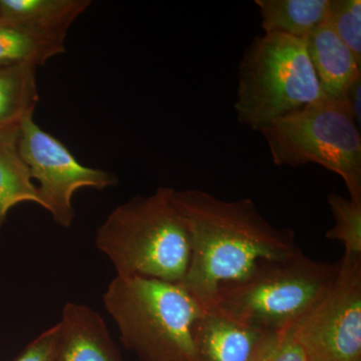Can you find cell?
Instances as JSON below:
<instances>
[{
    "label": "cell",
    "instance_id": "13",
    "mask_svg": "<svg viewBox=\"0 0 361 361\" xmlns=\"http://www.w3.org/2000/svg\"><path fill=\"white\" fill-rule=\"evenodd\" d=\"M20 127L0 130V232L7 215L18 204L40 206L37 184L20 155Z\"/></svg>",
    "mask_w": 361,
    "mask_h": 361
},
{
    "label": "cell",
    "instance_id": "12",
    "mask_svg": "<svg viewBox=\"0 0 361 361\" xmlns=\"http://www.w3.org/2000/svg\"><path fill=\"white\" fill-rule=\"evenodd\" d=\"M90 0H0V20L65 37Z\"/></svg>",
    "mask_w": 361,
    "mask_h": 361
},
{
    "label": "cell",
    "instance_id": "2",
    "mask_svg": "<svg viewBox=\"0 0 361 361\" xmlns=\"http://www.w3.org/2000/svg\"><path fill=\"white\" fill-rule=\"evenodd\" d=\"M94 241L118 276L173 283L186 276L189 235L172 188H158L116 207L97 228Z\"/></svg>",
    "mask_w": 361,
    "mask_h": 361
},
{
    "label": "cell",
    "instance_id": "17",
    "mask_svg": "<svg viewBox=\"0 0 361 361\" xmlns=\"http://www.w3.org/2000/svg\"><path fill=\"white\" fill-rule=\"evenodd\" d=\"M329 204L334 216V226L325 234L326 239L344 246V255L361 257V203L330 194Z\"/></svg>",
    "mask_w": 361,
    "mask_h": 361
},
{
    "label": "cell",
    "instance_id": "5",
    "mask_svg": "<svg viewBox=\"0 0 361 361\" xmlns=\"http://www.w3.org/2000/svg\"><path fill=\"white\" fill-rule=\"evenodd\" d=\"M338 266L313 260L302 252L269 261L242 281L221 287L210 307L265 332L289 329L322 300Z\"/></svg>",
    "mask_w": 361,
    "mask_h": 361
},
{
    "label": "cell",
    "instance_id": "9",
    "mask_svg": "<svg viewBox=\"0 0 361 361\" xmlns=\"http://www.w3.org/2000/svg\"><path fill=\"white\" fill-rule=\"evenodd\" d=\"M59 326L54 361H125L104 318L90 306L66 303Z\"/></svg>",
    "mask_w": 361,
    "mask_h": 361
},
{
    "label": "cell",
    "instance_id": "20",
    "mask_svg": "<svg viewBox=\"0 0 361 361\" xmlns=\"http://www.w3.org/2000/svg\"><path fill=\"white\" fill-rule=\"evenodd\" d=\"M59 341V326L56 323L30 341L13 361H54Z\"/></svg>",
    "mask_w": 361,
    "mask_h": 361
},
{
    "label": "cell",
    "instance_id": "14",
    "mask_svg": "<svg viewBox=\"0 0 361 361\" xmlns=\"http://www.w3.org/2000/svg\"><path fill=\"white\" fill-rule=\"evenodd\" d=\"M265 33L307 39L329 16L330 0H255Z\"/></svg>",
    "mask_w": 361,
    "mask_h": 361
},
{
    "label": "cell",
    "instance_id": "4",
    "mask_svg": "<svg viewBox=\"0 0 361 361\" xmlns=\"http://www.w3.org/2000/svg\"><path fill=\"white\" fill-rule=\"evenodd\" d=\"M323 97L306 39L265 33L244 51L234 106L241 125L261 133Z\"/></svg>",
    "mask_w": 361,
    "mask_h": 361
},
{
    "label": "cell",
    "instance_id": "18",
    "mask_svg": "<svg viewBox=\"0 0 361 361\" xmlns=\"http://www.w3.org/2000/svg\"><path fill=\"white\" fill-rule=\"evenodd\" d=\"M327 21L361 63L360 0H330Z\"/></svg>",
    "mask_w": 361,
    "mask_h": 361
},
{
    "label": "cell",
    "instance_id": "1",
    "mask_svg": "<svg viewBox=\"0 0 361 361\" xmlns=\"http://www.w3.org/2000/svg\"><path fill=\"white\" fill-rule=\"evenodd\" d=\"M186 225L190 262L183 287L204 307L221 287L237 283L269 261L301 253L295 234L274 227L249 198L226 201L199 189L175 190Z\"/></svg>",
    "mask_w": 361,
    "mask_h": 361
},
{
    "label": "cell",
    "instance_id": "6",
    "mask_svg": "<svg viewBox=\"0 0 361 361\" xmlns=\"http://www.w3.org/2000/svg\"><path fill=\"white\" fill-rule=\"evenodd\" d=\"M348 102L323 97L271 123L264 135L278 167L317 164L343 180L361 203V135Z\"/></svg>",
    "mask_w": 361,
    "mask_h": 361
},
{
    "label": "cell",
    "instance_id": "21",
    "mask_svg": "<svg viewBox=\"0 0 361 361\" xmlns=\"http://www.w3.org/2000/svg\"><path fill=\"white\" fill-rule=\"evenodd\" d=\"M360 94H361V78L353 85L350 90H349L346 101L350 106V110L353 111V116L357 125L360 127Z\"/></svg>",
    "mask_w": 361,
    "mask_h": 361
},
{
    "label": "cell",
    "instance_id": "8",
    "mask_svg": "<svg viewBox=\"0 0 361 361\" xmlns=\"http://www.w3.org/2000/svg\"><path fill=\"white\" fill-rule=\"evenodd\" d=\"M334 283L295 325L308 361H361V257L343 255Z\"/></svg>",
    "mask_w": 361,
    "mask_h": 361
},
{
    "label": "cell",
    "instance_id": "15",
    "mask_svg": "<svg viewBox=\"0 0 361 361\" xmlns=\"http://www.w3.org/2000/svg\"><path fill=\"white\" fill-rule=\"evenodd\" d=\"M65 42V37L0 20V68L44 66L49 59L66 51Z\"/></svg>",
    "mask_w": 361,
    "mask_h": 361
},
{
    "label": "cell",
    "instance_id": "10",
    "mask_svg": "<svg viewBox=\"0 0 361 361\" xmlns=\"http://www.w3.org/2000/svg\"><path fill=\"white\" fill-rule=\"evenodd\" d=\"M193 334L201 361H251L269 332L205 307Z\"/></svg>",
    "mask_w": 361,
    "mask_h": 361
},
{
    "label": "cell",
    "instance_id": "19",
    "mask_svg": "<svg viewBox=\"0 0 361 361\" xmlns=\"http://www.w3.org/2000/svg\"><path fill=\"white\" fill-rule=\"evenodd\" d=\"M251 361H308L297 337L295 325L269 332Z\"/></svg>",
    "mask_w": 361,
    "mask_h": 361
},
{
    "label": "cell",
    "instance_id": "7",
    "mask_svg": "<svg viewBox=\"0 0 361 361\" xmlns=\"http://www.w3.org/2000/svg\"><path fill=\"white\" fill-rule=\"evenodd\" d=\"M18 147L32 180H37L40 207L66 229L75 221L73 199L78 190L104 191L118 185L116 174L80 163L68 147L42 130L33 116L20 123Z\"/></svg>",
    "mask_w": 361,
    "mask_h": 361
},
{
    "label": "cell",
    "instance_id": "3",
    "mask_svg": "<svg viewBox=\"0 0 361 361\" xmlns=\"http://www.w3.org/2000/svg\"><path fill=\"white\" fill-rule=\"evenodd\" d=\"M103 300L123 346L140 360L201 361L193 329L205 307L182 284L116 275Z\"/></svg>",
    "mask_w": 361,
    "mask_h": 361
},
{
    "label": "cell",
    "instance_id": "16",
    "mask_svg": "<svg viewBox=\"0 0 361 361\" xmlns=\"http://www.w3.org/2000/svg\"><path fill=\"white\" fill-rule=\"evenodd\" d=\"M39 99L35 66L0 68V130L18 127L33 116Z\"/></svg>",
    "mask_w": 361,
    "mask_h": 361
},
{
    "label": "cell",
    "instance_id": "11",
    "mask_svg": "<svg viewBox=\"0 0 361 361\" xmlns=\"http://www.w3.org/2000/svg\"><path fill=\"white\" fill-rule=\"evenodd\" d=\"M306 47L324 97L348 102L349 90L361 78V63L327 18L308 35Z\"/></svg>",
    "mask_w": 361,
    "mask_h": 361
}]
</instances>
